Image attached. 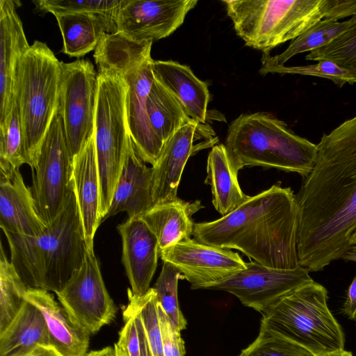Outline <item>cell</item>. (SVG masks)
Returning a JSON list of instances; mask_svg holds the SVG:
<instances>
[{
  "mask_svg": "<svg viewBox=\"0 0 356 356\" xmlns=\"http://www.w3.org/2000/svg\"><path fill=\"white\" fill-rule=\"evenodd\" d=\"M310 173L296 195L300 266L323 270L342 259L356 230V117L346 120L317 144Z\"/></svg>",
  "mask_w": 356,
  "mask_h": 356,
  "instance_id": "6da1fadb",
  "label": "cell"
},
{
  "mask_svg": "<svg viewBox=\"0 0 356 356\" xmlns=\"http://www.w3.org/2000/svg\"><path fill=\"white\" fill-rule=\"evenodd\" d=\"M298 229L296 195L290 187L273 185L219 219L195 223L193 236L204 244L238 250L264 266L291 270L300 266Z\"/></svg>",
  "mask_w": 356,
  "mask_h": 356,
  "instance_id": "7a4b0ae2",
  "label": "cell"
},
{
  "mask_svg": "<svg viewBox=\"0 0 356 356\" xmlns=\"http://www.w3.org/2000/svg\"><path fill=\"white\" fill-rule=\"evenodd\" d=\"M3 232L10 261L29 288L57 293L88 251L73 184L63 210L41 234L28 236Z\"/></svg>",
  "mask_w": 356,
  "mask_h": 356,
  "instance_id": "3957f363",
  "label": "cell"
},
{
  "mask_svg": "<svg viewBox=\"0 0 356 356\" xmlns=\"http://www.w3.org/2000/svg\"><path fill=\"white\" fill-rule=\"evenodd\" d=\"M235 175L245 166L273 168L303 178L312 171L317 145L268 113L242 114L231 122L224 144Z\"/></svg>",
  "mask_w": 356,
  "mask_h": 356,
  "instance_id": "277c9868",
  "label": "cell"
},
{
  "mask_svg": "<svg viewBox=\"0 0 356 356\" xmlns=\"http://www.w3.org/2000/svg\"><path fill=\"white\" fill-rule=\"evenodd\" d=\"M236 33L248 47L269 54L328 15L332 0H223Z\"/></svg>",
  "mask_w": 356,
  "mask_h": 356,
  "instance_id": "5b68a950",
  "label": "cell"
},
{
  "mask_svg": "<svg viewBox=\"0 0 356 356\" xmlns=\"http://www.w3.org/2000/svg\"><path fill=\"white\" fill-rule=\"evenodd\" d=\"M327 300V290L312 280L264 312L261 323L314 356L343 350L345 335Z\"/></svg>",
  "mask_w": 356,
  "mask_h": 356,
  "instance_id": "8992f818",
  "label": "cell"
},
{
  "mask_svg": "<svg viewBox=\"0 0 356 356\" xmlns=\"http://www.w3.org/2000/svg\"><path fill=\"white\" fill-rule=\"evenodd\" d=\"M61 73L62 61L46 43L38 40L30 46L18 62L14 97L19 104L26 147L31 162L57 110Z\"/></svg>",
  "mask_w": 356,
  "mask_h": 356,
  "instance_id": "52a82bcc",
  "label": "cell"
},
{
  "mask_svg": "<svg viewBox=\"0 0 356 356\" xmlns=\"http://www.w3.org/2000/svg\"><path fill=\"white\" fill-rule=\"evenodd\" d=\"M129 86L119 74L98 73L94 141L102 220L110 207L130 136L127 113Z\"/></svg>",
  "mask_w": 356,
  "mask_h": 356,
  "instance_id": "ba28073f",
  "label": "cell"
},
{
  "mask_svg": "<svg viewBox=\"0 0 356 356\" xmlns=\"http://www.w3.org/2000/svg\"><path fill=\"white\" fill-rule=\"evenodd\" d=\"M31 168L36 209L47 226L63 210L72 187V160L58 108L33 155Z\"/></svg>",
  "mask_w": 356,
  "mask_h": 356,
  "instance_id": "9c48e42d",
  "label": "cell"
},
{
  "mask_svg": "<svg viewBox=\"0 0 356 356\" xmlns=\"http://www.w3.org/2000/svg\"><path fill=\"white\" fill-rule=\"evenodd\" d=\"M98 90V73L86 59L62 62L58 108L73 161L93 136Z\"/></svg>",
  "mask_w": 356,
  "mask_h": 356,
  "instance_id": "30bf717a",
  "label": "cell"
},
{
  "mask_svg": "<svg viewBox=\"0 0 356 356\" xmlns=\"http://www.w3.org/2000/svg\"><path fill=\"white\" fill-rule=\"evenodd\" d=\"M56 294L72 320L90 334L115 317L117 308L104 284L95 252L87 251L81 265Z\"/></svg>",
  "mask_w": 356,
  "mask_h": 356,
  "instance_id": "8fae6325",
  "label": "cell"
},
{
  "mask_svg": "<svg viewBox=\"0 0 356 356\" xmlns=\"http://www.w3.org/2000/svg\"><path fill=\"white\" fill-rule=\"evenodd\" d=\"M309 272L302 266L282 270L268 268L256 261L205 289L219 290L235 296L241 302L262 314L281 298L312 280Z\"/></svg>",
  "mask_w": 356,
  "mask_h": 356,
  "instance_id": "7c38bea8",
  "label": "cell"
},
{
  "mask_svg": "<svg viewBox=\"0 0 356 356\" xmlns=\"http://www.w3.org/2000/svg\"><path fill=\"white\" fill-rule=\"evenodd\" d=\"M159 257L178 270L192 289H205L246 268L238 253L191 238L160 251Z\"/></svg>",
  "mask_w": 356,
  "mask_h": 356,
  "instance_id": "4fadbf2b",
  "label": "cell"
},
{
  "mask_svg": "<svg viewBox=\"0 0 356 356\" xmlns=\"http://www.w3.org/2000/svg\"><path fill=\"white\" fill-rule=\"evenodd\" d=\"M197 0H121L117 32L138 42H154L175 32Z\"/></svg>",
  "mask_w": 356,
  "mask_h": 356,
  "instance_id": "5bb4252c",
  "label": "cell"
},
{
  "mask_svg": "<svg viewBox=\"0 0 356 356\" xmlns=\"http://www.w3.org/2000/svg\"><path fill=\"white\" fill-rule=\"evenodd\" d=\"M153 62L149 58L122 76L129 86L127 113L130 136L140 156L152 165L163 147L150 125L147 111V97L154 79Z\"/></svg>",
  "mask_w": 356,
  "mask_h": 356,
  "instance_id": "9a60e30c",
  "label": "cell"
},
{
  "mask_svg": "<svg viewBox=\"0 0 356 356\" xmlns=\"http://www.w3.org/2000/svg\"><path fill=\"white\" fill-rule=\"evenodd\" d=\"M19 169L0 161V226L3 231L35 236L47 225L37 211L31 188L25 184Z\"/></svg>",
  "mask_w": 356,
  "mask_h": 356,
  "instance_id": "2e32d148",
  "label": "cell"
},
{
  "mask_svg": "<svg viewBox=\"0 0 356 356\" xmlns=\"http://www.w3.org/2000/svg\"><path fill=\"white\" fill-rule=\"evenodd\" d=\"M122 238L123 263L136 296H143L150 289V282L159 257L156 236L141 218H129L117 227Z\"/></svg>",
  "mask_w": 356,
  "mask_h": 356,
  "instance_id": "e0dca14e",
  "label": "cell"
},
{
  "mask_svg": "<svg viewBox=\"0 0 356 356\" xmlns=\"http://www.w3.org/2000/svg\"><path fill=\"white\" fill-rule=\"evenodd\" d=\"M202 127L203 124L189 123L176 131L164 145L152 166L154 205L177 198L182 172L194 151L193 142L199 136H211L210 131Z\"/></svg>",
  "mask_w": 356,
  "mask_h": 356,
  "instance_id": "ac0fdd59",
  "label": "cell"
},
{
  "mask_svg": "<svg viewBox=\"0 0 356 356\" xmlns=\"http://www.w3.org/2000/svg\"><path fill=\"white\" fill-rule=\"evenodd\" d=\"M129 138L124 159L110 207L103 220L124 211L141 218L153 205L152 170Z\"/></svg>",
  "mask_w": 356,
  "mask_h": 356,
  "instance_id": "d6986e66",
  "label": "cell"
},
{
  "mask_svg": "<svg viewBox=\"0 0 356 356\" xmlns=\"http://www.w3.org/2000/svg\"><path fill=\"white\" fill-rule=\"evenodd\" d=\"M18 1H0V127L12 109L17 66L31 45L17 13Z\"/></svg>",
  "mask_w": 356,
  "mask_h": 356,
  "instance_id": "ffe728a7",
  "label": "cell"
},
{
  "mask_svg": "<svg viewBox=\"0 0 356 356\" xmlns=\"http://www.w3.org/2000/svg\"><path fill=\"white\" fill-rule=\"evenodd\" d=\"M72 180L87 250L94 252V237L102 221V217L93 136L73 159Z\"/></svg>",
  "mask_w": 356,
  "mask_h": 356,
  "instance_id": "44dd1931",
  "label": "cell"
},
{
  "mask_svg": "<svg viewBox=\"0 0 356 356\" xmlns=\"http://www.w3.org/2000/svg\"><path fill=\"white\" fill-rule=\"evenodd\" d=\"M25 299L38 307L47 322L50 346L62 356H86L90 333L74 322L49 291L28 288Z\"/></svg>",
  "mask_w": 356,
  "mask_h": 356,
  "instance_id": "7402d4cb",
  "label": "cell"
},
{
  "mask_svg": "<svg viewBox=\"0 0 356 356\" xmlns=\"http://www.w3.org/2000/svg\"><path fill=\"white\" fill-rule=\"evenodd\" d=\"M152 70L154 79L181 102L189 116L204 124L210 99L206 82L199 79L189 66L174 60H154Z\"/></svg>",
  "mask_w": 356,
  "mask_h": 356,
  "instance_id": "603a6c76",
  "label": "cell"
},
{
  "mask_svg": "<svg viewBox=\"0 0 356 356\" xmlns=\"http://www.w3.org/2000/svg\"><path fill=\"white\" fill-rule=\"evenodd\" d=\"M202 207L200 201L188 202L177 197L153 205L141 218L156 236L160 252L191 238L195 224L192 216Z\"/></svg>",
  "mask_w": 356,
  "mask_h": 356,
  "instance_id": "cb8c5ba5",
  "label": "cell"
},
{
  "mask_svg": "<svg viewBox=\"0 0 356 356\" xmlns=\"http://www.w3.org/2000/svg\"><path fill=\"white\" fill-rule=\"evenodd\" d=\"M63 41L62 51L79 58L95 49L105 33L117 32L115 22L90 13L55 15Z\"/></svg>",
  "mask_w": 356,
  "mask_h": 356,
  "instance_id": "d4e9b609",
  "label": "cell"
},
{
  "mask_svg": "<svg viewBox=\"0 0 356 356\" xmlns=\"http://www.w3.org/2000/svg\"><path fill=\"white\" fill-rule=\"evenodd\" d=\"M38 346L51 347L47 322L40 309L26 300L0 333V356H19Z\"/></svg>",
  "mask_w": 356,
  "mask_h": 356,
  "instance_id": "484cf974",
  "label": "cell"
},
{
  "mask_svg": "<svg viewBox=\"0 0 356 356\" xmlns=\"http://www.w3.org/2000/svg\"><path fill=\"white\" fill-rule=\"evenodd\" d=\"M224 144L215 145L209 153L205 184L211 186L212 204L222 216L229 213L249 197L240 187Z\"/></svg>",
  "mask_w": 356,
  "mask_h": 356,
  "instance_id": "4316f807",
  "label": "cell"
},
{
  "mask_svg": "<svg viewBox=\"0 0 356 356\" xmlns=\"http://www.w3.org/2000/svg\"><path fill=\"white\" fill-rule=\"evenodd\" d=\"M152 43L136 42L119 32L105 33L94 53L98 73L111 72L122 76L127 72L152 58Z\"/></svg>",
  "mask_w": 356,
  "mask_h": 356,
  "instance_id": "83f0119b",
  "label": "cell"
},
{
  "mask_svg": "<svg viewBox=\"0 0 356 356\" xmlns=\"http://www.w3.org/2000/svg\"><path fill=\"white\" fill-rule=\"evenodd\" d=\"M147 111L150 125L163 146L179 129L195 122L181 102L155 79L147 97Z\"/></svg>",
  "mask_w": 356,
  "mask_h": 356,
  "instance_id": "f1b7e54d",
  "label": "cell"
},
{
  "mask_svg": "<svg viewBox=\"0 0 356 356\" xmlns=\"http://www.w3.org/2000/svg\"><path fill=\"white\" fill-rule=\"evenodd\" d=\"M351 24V18L343 22L323 19L292 40L281 54L275 56L263 54L259 70L284 65L290 58L297 54L311 52L321 48L348 29Z\"/></svg>",
  "mask_w": 356,
  "mask_h": 356,
  "instance_id": "f546056e",
  "label": "cell"
},
{
  "mask_svg": "<svg viewBox=\"0 0 356 356\" xmlns=\"http://www.w3.org/2000/svg\"><path fill=\"white\" fill-rule=\"evenodd\" d=\"M28 286L1 245L0 252V333L11 323L24 302Z\"/></svg>",
  "mask_w": 356,
  "mask_h": 356,
  "instance_id": "4dcf8cb0",
  "label": "cell"
},
{
  "mask_svg": "<svg viewBox=\"0 0 356 356\" xmlns=\"http://www.w3.org/2000/svg\"><path fill=\"white\" fill-rule=\"evenodd\" d=\"M0 161L16 168L23 164L31 165L26 147L19 107L15 97L10 113L0 127Z\"/></svg>",
  "mask_w": 356,
  "mask_h": 356,
  "instance_id": "1f68e13d",
  "label": "cell"
},
{
  "mask_svg": "<svg viewBox=\"0 0 356 356\" xmlns=\"http://www.w3.org/2000/svg\"><path fill=\"white\" fill-rule=\"evenodd\" d=\"M352 24L329 44L315 49L306 56L307 60H328L350 74L356 83V13L351 17Z\"/></svg>",
  "mask_w": 356,
  "mask_h": 356,
  "instance_id": "d6a6232c",
  "label": "cell"
},
{
  "mask_svg": "<svg viewBox=\"0 0 356 356\" xmlns=\"http://www.w3.org/2000/svg\"><path fill=\"white\" fill-rule=\"evenodd\" d=\"M182 275L170 264L163 262L161 271L152 287L157 302L163 309L175 328L180 332L186 329L187 321L178 303V281Z\"/></svg>",
  "mask_w": 356,
  "mask_h": 356,
  "instance_id": "836d02e7",
  "label": "cell"
},
{
  "mask_svg": "<svg viewBox=\"0 0 356 356\" xmlns=\"http://www.w3.org/2000/svg\"><path fill=\"white\" fill-rule=\"evenodd\" d=\"M238 356H314L303 347L284 338L261 323L256 339Z\"/></svg>",
  "mask_w": 356,
  "mask_h": 356,
  "instance_id": "e575fe53",
  "label": "cell"
},
{
  "mask_svg": "<svg viewBox=\"0 0 356 356\" xmlns=\"http://www.w3.org/2000/svg\"><path fill=\"white\" fill-rule=\"evenodd\" d=\"M121 0H38L33 1L36 9L43 13L56 15L90 13L115 22Z\"/></svg>",
  "mask_w": 356,
  "mask_h": 356,
  "instance_id": "d590c367",
  "label": "cell"
},
{
  "mask_svg": "<svg viewBox=\"0 0 356 356\" xmlns=\"http://www.w3.org/2000/svg\"><path fill=\"white\" fill-rule=\"evenodd\" d=\"M127 293L129 302L136 309L142 320L152 356H164L154 289L150 288L143 296H134L130 289Z\"/></svg>",
  "mask_w": 356,
  "mask_h": 356,
  "instance_id": "8d00e7d4",
  "label": "cell"
},
{
  "mask_svg": "<svg viewBox=\"0 0 356 356\" xmlns=\"http://www.w3.org/2000/svg\"><path fill=\"white\" fill-rule=\"evenodd\" d=\"M259 72L263 76L268 73H277L317 76L331 80L340 87L346 83L353 84L352 77L348 71L328 60H319L315 64L301 66L270 67L259 70Z\"/></svg>",
  "mask_w": 356,
  "mask_h": 356,
  "instance_id": "74e56055",
  "label": "cell"
},
{
  "mask_svg": "<svg viewBox=\"0 0 356 356\" xmlns=\"http://www.w3.org/2000/svg\"><path fill=\"white\" fill-rule=\"evenodd\" d=\"M157 311L163 341L164 356H184V341L181 332L176 330L170 319L157 302Z\"/></svg>",
  "mask_w": 356,
  "mask_h": 356,
  "instance_id": "f35d334b",
  "label": "cell"
},
{
  "mask_svg": "<svg viewBox=\"0 0 356 356\" xmlns=\"http://www.w3.org/2000/svg\"><path fill=\"white\" fill-rule=\"evenodd\" d=\"M123 318L125 323L119 333L117 344L127 356H140V344L136 320L133 313L127 307H124Z\"/></svg>",
  "mask_w": 356,
  "mask_h": 356,
  "instance_id": "ab89813d",
  "label": "cell"
},
{
  "mask_svg": "<svg viewBox=\"0 0 356 356\" xmlns=\"http://www.w3.org/2000/svg\"><path fill=\"white\" fill-rule=\"evenodd\" d=\"M356 13V0H332V6L324 19L339 21Z\"/></svg>",
  "mask_w": 356,
  "mask_h": 356,
  "instance_id": "60d3db41",
  "label": "cell"
},
{
  "mask_svg": "<svg viewBox=\"0 0 356 356\" xmlns=\"http://www.w3.org/2000/svg\"><path fill=\"white\" fill-rule=\"evenodd\" d=\"M341 311L349 319L356 322V276L348 288Z\"/></svg>",
  "mask_w": 356,
  "mask_h": 356,
  "instance_id": "b9f144b4",
  "label": "cell"
},
{
  "mask_svg": "<svg viewBox=\"0 0 356 356\" xmlns=\"http://www.w3.org/2000/svg\"><path fill=\"white\" fill-rule=\"evenodd\" d=\"M125 307H127L133 313L136 320L140 344V356H152L145 334L144 325L138 311L129 302Z\"/></svg>",
  "mask_w": 356,
  "mask_h": 356,
  "instance_id": "7bdbcfd3",
  "label": "cell"
},
{
  "mask_svg": "<svg viewBox=\"0 0 356 356\" xmlns=\"http://www.w3.org/2000/svg\"><path fill=\"white\" fill-rule=\"evenodd\" d=\"M19 356H62L53 348L49 346H38L31 351Z\"/></svg>",
  "mask_w": 356,
  "mask_h": 356,
  "instance_id": "ee69618b",
  "label": "cell"
},
{
  "mask_svg": "<svg viewBox=\"0 0 356 356\" xmlns=\"http://www.w3.org/2000/svg\"><path fill=\"white\" fill-rule=\"evenodd\" d=\"M86 356H117L115 347L108 346L98 350H92Z\"/></svg>",
  "mask_w": 356,
  "mask_h": 356,
  "instance_id": "f6af8a7d",
  "label": "cell"
},
{
  "mask_svg": "<svg viewBox=\"0 0 356 356\" xmlns=\"http://www.w3.org/2000/svg\"><path fill=\"white\" fill-rule=\"evenodd\" d=\"M342 259L345 261L356 262V245H352Z\"/></svg>",
  "mask_w": 356,
  "mask_h": 356,
  "instance_id": "bcb514c9",
  "label": "cell"
},
{
  "mask_svg": "<svg viewBox=\"0 0 356 356\" xmlns=\"http://www.w3.org/2000/svg\"><path fill=\"white\" fill-rule=\"evenodd\" d=\"M316 356H354V355H353V353L351 352L343 349V350H338V351H335V352H332V353H330L319 355H316Z\"/></svg>",
  "mask_w": 356,
  "mask_h": 356,
  "instance_id": "7dc6e473",
  "label": "cell"
},
{
  "mask_svg": "<svg viewBox=\"0 0 356 356\" xmlns=\"http://www.w3.org/2000/svg\"><path fill=\"white\" fill-rule=\"evenodd\" d=\"M114 347L117 353V356H127L125 352L117 343H115Z\"/></svg>",
  "mask_w": 356,
  "mask_h": 356,
  "instance_id": "c3c4849f",
  "label": "cell"
},
{
  "mask_svg": "<svg viewBox=\"0 0 356 356\" xmlns=\"http://www.w3.org/2000/svg\"><path fill=\"white\" fill-rule=\"evenodd\" d=\"M350 245H356V230L353 234V235H352V236L350 238Z\"/></svg>",
  "mask_w": 356,
  "mask_h": 356,
  "instance_id": "681fc988",
  "label": "cell"
}]
</instances>
